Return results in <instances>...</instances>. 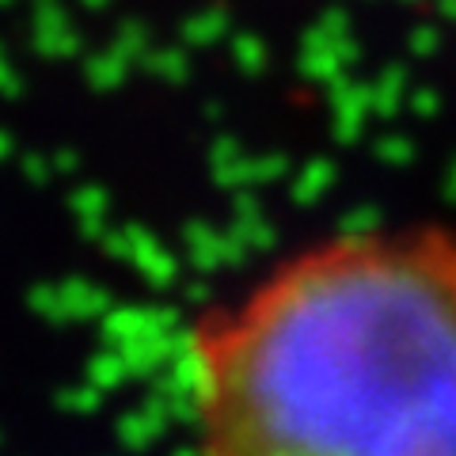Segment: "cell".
<instances>
[{
  "instance_id": "6da1fadb",
  "label": "cell",
  "mask_w": 456,
  "mask_h": 456,
  "mask_svg": "<svg viewBox=\"0 0 456 456\" xmlns=\"http://www.w3.org/2000/svg\"><path fill=\"white\" fill-rule=\"evenodd\" d=\"M198 456H456V232L281 259L187 338Z\"/></svg>"
}]
</instances>
